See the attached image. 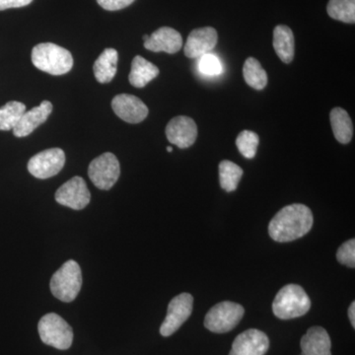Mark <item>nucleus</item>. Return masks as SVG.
<instances>
[{"mask_svg": "<svg viewBox=\"0 0 355 355\" xmlns=\"http://www.w3.org/2000/svg\"><path fill=\"white\" fill-rule=\"evenodd\" d=\"M242 176V168L235 163L224 160L219 164V182L224 191L228 193L236 191Z\"/></svg>", "mask_w": 355, "mask_h": 355, "instance_id": "23", "label": "nucleus"}, {"mask_svg": "<svg viewBox=\"0 0 355 355\" xmlns=\"http://www.w3.org/2000/svg\"><path fill=\"white\" fill-rule=\"evenodd\" d=\"M159 72L160 70L155 64L140 55H137L132 60V70H130L128 80L135 87L144 88L158 76Z\"/></svg>", "mask_w": 355, "mask_h": 355, "instance_id": "19", "label": "nucleus"}, {"mask_svg": "<svg viewBox=\"0 0 355 355\" xmlns=\"http://www.w3.org/2000/svg\"><path fill=\"white\" fill-rule=\"evenodd\" d=\"M114 114L128 123H139L148 116V108L137 96L119 94L112 101Z\"/></svg>", "mask_w": 355, "mask_h": 355, "instance_id": "12", "label": "nucleus"}, {"mask_svg": "<svg viewBox=\"0 0 355 355\" xmlns=\"http://www.w3.org/2000/svg\"><path fill=\"white\" fill-rule=\"evenodd\" d=\"M167 151H168V153H172V151H173V148H172V147H171V146H168V147H167Z\"/></svg>", "mask_w": 355, "mask_h": 355, "instance_id": "32", "label": "nucleus"}, {"mask_svg": "<svg viewBox=\"0 0 355 355\" xmlns=\"http://www.w3.org/2000/svg\"><path fill=\"white\" fill-rule=\"evenodd\" d=\"M313 223L314 218L309 207L293 203L275 214L268 225V233L275 241L291 242L309 233Z\"/></svg>", "mask_w": 355, "mask_h": 355, "instance_id": "1", "label": "nucleus"}, {"mask_svg": "<svg viewBox=\"0 0 355 355\" xmlns=\"http://www.w3.org/2000/svg\"><path fill=\"white\" fill-rule=\"evenodd\" d=\"M311 300L304 289L297 284L282 287L272 303V312L282 320L295 319L309 312Z\"/></svg>", "mask_w": 355, "mask_h": 355, "instance_id": "3", "label": "nucleus"}, {"mask_svg": "<svg viewBox=\"0 0 355 355\" xmlns=\"http://www.w3.org/2000/svg\"><path fill=\"white\" fill-rule=\"evenodd\" d=\"M336 259L338 263L354 268L355 266V240L350 239L343 243L342 246L338 248L336 253Z\"/></svg>", "mask_w": 355, "mask_h": 355, "instance_id": "28", "label": "nucleus"}, {"mask_svg": "<svg viewBox=\"0 0 355 355\" xmlns=\"http://www.w3.org/2000/svg\"><path fill=\"white\" fill-rule=\"evenodd\" d=\"M119 55L114 49H106L96 60L93 71L98 83H109L116 76Z\"/></svg>", "mask_w": 355, "mask_h": 355, "instance_id": "20", "label": "nucleus"}, {"mask_svg": "<svg viewBox=\"0 0 355 355\" xmlns=\"http://www.w3.org/2000/svg\"><path fill=\"white\" fill-rule=\"evenodd\" d=\"M349 317L350 323L355 328V302H352L349 308Z\"/></svg>", "mask_w": 355, "mask_h": 355, "instance_id": "31", "label": "nucleus"}, {"mask_svg": "<svg viewBox=\"0 0 355 355\" xmlns=\"http://www.w3.org/2000/svg\"><path fill=\"white\" fill-rule=\"evenodd\" d=\"M259 135L251 130H243L239 133L237 139H236V146H237L239 153L247 159H253L257 154L258 149Z\"/></svg>", "mask_w": 355, "mask_h": 355, "instance_id": "26", "label": "nucleus"}, {"mask_svg": "<svg viewBox=\"0 0 355 355\" xmlns=\"http://www.w3.org/2000/svg\"><path fill=\"white\" fill-rule=\"evenodd\" d=\"M193 297L190 293H182L172 299L168 305L167 316L160 327L163 336L176 333L193 313Z\"/></svg>", "mask_w": 355, "mask_h": 355, "instance_id": "9", "label": "nucleus"}, {"mask_svg": "<svg viewBox=\"0 0 355 355\" xmlns=\"http://www.w3.org/2000/svg\"><path fill=\"white\" fill-rule=\"evenodd\" d=\"M33 0H0V11L29 6Z\"/></svg>", "mask_w": 355, "mask_h": 355, "instance_id": "30", "label": "nucleus"}, {"mask_svg": "<svg viewBox=\"0 0 355 355\" xmlns=\"http://www.w3.org/2000/svg\"><path fill=\"white\" fill-rule=\"evenodd\" d=\"M65 154L60 148H50L33 156L28 162V171L37 179H49L62 171Z\"/></svg>", "mask_w": 355, "mask_h": 355, "instance_id": "8", "label": "nucleus"}, {"mask_svg": "<svg viewBox=\"0 0 355 355\" xmlns=\"http://www.w3.org/2000/svg\"><path fill=\"white\" fill-rule=\"evenodd\" d=\"M200 72L209 76H216L222 72V64L219 58L212 53L202 55L198 64Z\"/></svg>", "mask_w": 355, "mask_h": 355, "instance_id": "27", "label": "nucleus"}, {"mask_svg": "<svg viewBox=\"0 0 355 355\" xmlns=\"http://www.w3.org/2000/svg\"><path fill=\"white\" fill-rule=\"evenodd\" d=\"M51 293L62 302H72L83 287V272L76 261H67L53 273L50 284Z\"/></svg>", "mask_w": 355, "mask_h": 355, "instance_id": "4", "label": "nucleus"}, {"mask_svg": "<svg viewBox=\"0 0 355 355\" xmlns=\"http://www.w3.org/2000/svg\"><path fill=\"white\" fill-rule=\"evenodd\" d=\"M32 62L37 69L51 76H64L73 67V58L62 46L43 43L33 48Z\"/></svg>", "mask_w": 355, "mask_h": 355, "instance_id": "2", "label": "nucleus"}, {"mask_svg": "<svg viewBox=\"0 0 355 355\" xmlns=\"http://www.w3.org/2000/svg\"><path fill=\"white\" fill-rule=\"evenodd\" d=\"M51 112L53 105L49 101H43L38 107L26 111L16 127L13 128L14 135L16 137H25L31 135L39 125H43L44 121L48 120Z\"/></svg>", "mask_w": 355, "mask_h": 355, "instance_id": "16", "label": "nucleus"}, {"mask_svg": "<svg viewBox=\"0 0 355 355\" xmlns=\"http://www.w3.org/2000/svg\"><path fill=\"white\" fill-rule=\"evenodd\" d=\"M97 2L105 10L116 11L130 6L135 0H97Z\"/></svg>", "mask_w": 355, "mask_h": 355, "instance_id": "29", "label": "nucleus"}, {"mask_svg": "<svg viewBox=\"0 0 355 355\" xmlns=\"http://www.w3.org/2000/svg\"><path fill=\"white\" fill-rule=\"evenodd\" d=\"M330 120L336 139L340 144H349L354 137V125L349 113L342 108L333 109L330 114Z\"/></svg>", "mask_w": 355, "mask_h": 355, "instance_id": "21", "label": "nucleus"}, {"mask_svg": "<svg viewBox=\"0 0 355 355\" xmlns=\"http://www.w3.org/2000/svg\"><path fill=\"white\" fill-rule=\"evenodd\" d=\"M243 76L248 85L256 90H263L268 84V74L256 58H247L243 67Z\"/></svg>", "mask_w": 355, "mask_h": 355, "instance_id": "22", "label": "nucleus"}, {"mask_svg": "<svg viewBox=\"0 0 355 355\" xmlns=\"http://www.w3.org/2000/svg\"><path fill=\"white\" fill-rule=\"evenodd\" d=\"M183 46V38L176 30L170 27L159 28L144 41L146 50L160 53H176Z\"/></svg>", "mask_w": 355, "mask_h": 355, "instance_id": "15", "label": "nucleus"}, {"mask_svg": "<svg viewBox=\"0 0 355 355\" xmlns=\"http://www.w3.org/2000/svg\"><path fill=\"white\" fill-rule=\"evenodd\" d=\"M273 49L277 57L284 62L291 64L295 53V41L293 32L286 25H279L273 31Z\"/></svg>", "mask_w": 355, "mask_h": 355, "instance_id": "18", "label": "nucleus"}, {"mask_svg": "<svg viewBox=\"0 0 355 355\" xmlns=\"http://www.w3.org/2000/svg\"><path fill=\"white\" fill-rule=\"evenodd\" d=\"M303 355H331V343L328 331L322 327H312L301 338Z\"/></svg>", "mask_w": 355, "mask_h": 355, "instance_id": "17", "label": "nucleus"}, {"mask_svg": "<svg viewBox=\"0 0 355 355\" xmlns=\"http://www.w3.org/2000/svg\"><path fill=\"white\" fill-rule=\"evenodd\" d=\"M166 137L179 148H189L197 140V123L189 116H175L166 127Z\"/></svg>", "mask_w": 355, "mask_h": 355, "instance_id": "11", "label": "nucleus"}, {"mask_svg": "<svg viewBox=\"0 0 355 355\" xmlns=\"http://www.w3.org/2000/svg\"><path fill=\"white\" fill-rule=\"evenodd\" d=\"M120 175V162L111 153L98 156L89 165L88 176L99 190L108 191L113 188Z\"/></svg>", "mask_w": 355, "mask_h": 355, "instance_id": "7", "label": "nucleus"}, {"mask_svg": "<svg viewBox=\"0 0 355 355\" xmlns=\"http://www.w3.org/2000/svg\"><path fill=\"white\" fill-rule=\"evenodd\" d=\"M300 355H303V354H300Z\"/></svg>", "mask_w": 355, "mask_h": 355, "instance_id": "34", "label": "nucleus"}, {"mask_svg": "<svg viewBox=\"0 0 355 355\" xmlns=\"http://www.w3.org/2000/svg\"><path fill=\"white\" fill-rule=\"evenodd\" d=\"M148 35H144V41H146L147 39H148Z\"/></svg>", "mask_w": 355, "mask_h": 355, "instance_id": "33", "label": "nucleus"}, {"mask_svg": "<svg viewBox=\"0 0 355 355\" xmlns=\"http://www.w3.org/2000/svg\"><path fill=\"white\" fill-rule=\"evenodd\" d=\"M217 42L218 35L214 28H198L189 35L184 44V55L190 58H202L216 48Z\"/></svg>", "mask_w": 355, "mask_h": 355, "instance_id": "14", "label": "nucleus"}, {"mask_svg": "<svg viewBox=\"0 0 355 355\" xmlns=\"http://www.w3.org/2000/svg\"><path fill=\"white\" fill-rule=\"evenodd\" d=\"M38 331L42 342L57 349H69L73 342L71 327L55 313L44 315L40 320Z\"/></svg>", "mask_w": 355, "mask_h": 355, "instance_id": "5", "label": "nucleus"}, {"mask_svg": "<svg viewBox=\"0 0 355 355\" xmlns=\"http://www.w3.org/2000/svg\"><path fill=\"white\" fill-rule=\"evenodd\" d=\"M55 200L60 205L70 209L81 210L85 209L91 200V193L83 178L76 176L58 189Z\"/></svg>", "mask_w": 355, "mask_h": 355, "instance_id": "10", "label": "nucleus"}, {"mask_svg": "<svg viewBox=\"0 0 355 355\" xmlns=\"http://www.w3.org/2000/svg\"><path fill=\"white\" fill-rule=\"evenodd\" d=\"M26 112L23 103L11 101L0 108V130L8 132L13 130Z\"/></svg>", "mask_w": 355, "mask_h": 355, "instance_id": "25", "label": "nucleus"}, {"mask_svg": "<svg viewBox=\"0 0 355 355\" xmlns=\"http://www.w3.org/2000/svg\"><path fill=\"white\" fill-rule=\"evenodd\" d=\"M268 347V336L263 331L250 329L235 338L229 355H265Z\"/></svg>", "mask_w": 355, "mask_h": 355, "instance_id": "13", "label": "nucleus"}, {"mask_svg": "<svg viewBox=\"0 0 355 355\" xmlns=\"http://www.w3.org/2000/svg\"><path fill=\"white\" fill-rule=\"evenodd\" d=\"M327 12L333 19L354 24L355 22V0H330Z\"/></svg>", "mask_w": 355, "mask_h": 355, "instance_id": "24", "label": "nucleus"}, {"mask_svg": "<svg viewBox=\"0 0 355 355\" xmlns=\"http://www.w3.org/2000/svg\"><path fill=\"white\" fill-rule=\"evenodd\" d=\"M244 313L243 306L231 301H224L209 311L205 316V327L212 333H228L240 323Z\"/></svg>", "mask_w": 355, "mask_h": 355, "instance_id": "6", "label": "nucleus"}]
</instances>
